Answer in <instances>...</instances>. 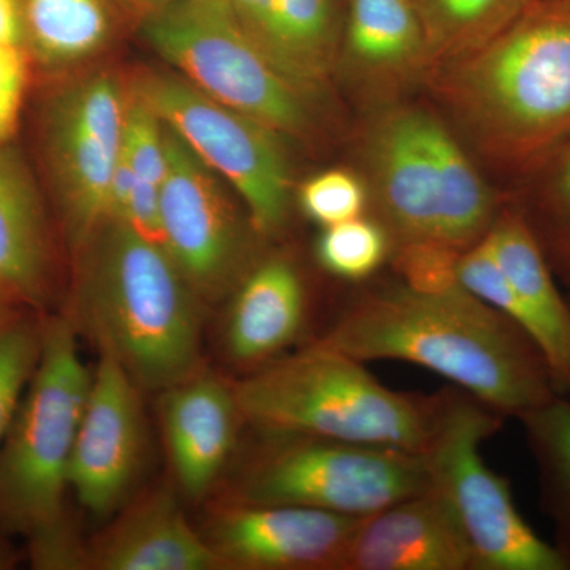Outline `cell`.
<instances>
[{
	"label": "cell",
	"instance_id": "1",
	"mask_svg": "<svg viewBox=\"0 0 570 570\" xmlns=\"http://www.w3.org/2000/svg\"><path fill=\"white\" fill-rule=\"evenodd\" d=\"M362 363H412L448 379L504 417L558 397L546 356L523 326L461 285L360 288L314 337Z\"/></svg>",
	"mask_w": 570,
	"mask_h": 570
},
{
	"label": "cell",
	"instance_id": "2",
	"mask_svg": "<svg viewBox=\"0 0 570 570\" xmlns=\"http://www.w3.org/2000/svg\"><path fill=\"white\" fill-rule=\"evenodd\" d=\"M73 253L66 316L100 355L141 392L163 393L202 370V299L163 243L110 217Z\"/></svg>",
	"mask_w": 570,
	"mask_h": 570
},
{
	"label": "cell",
	"instance_id": "3",
	"mask_svg": "<svg viewBox=\"0 0 570 570\" xmlns=\"http://www.w3.org/2000/svg\"><path fill=\"white\" fill-rule=\"evenodd\" d=\"M438 85L493 163L534 175L570 142V0H534Z\"/></svg>",
	"mask_w": 570,
	"mask_h": 570
},
{
	"label": "cell",
	"instance_id": "4",
	"mask_svg": "<svg viewBox=\"0 0 570 570\" xmlns=\"http://www.w3.org/2000/svg\"><path fill=\"white\" fill-rule=\"evenodd\" d=\"M365 163L374 219L387 230L392 253L409 245L464 253L501 213L455 135L425 108L382 111L366 132Z\"/></svg>",
	"mask_w": 570,
	"mask_h": 570
},
{
	"label": "cell",
	"instance_id": "5",
	"mask_svg": "<svg viewBox=\"0 0 570 570\" xmlns=\"http://www.w3.org/2000/svg\"><path fill=\"white\" fill-rule=\"evenodd\" d=\"M247 426L425 453L439 395L395 392L365 363L309 341L232 381Z\"/></svg>",
	"mask_w": 570,
	"mask_h": 570
},
{
	"label": "cell",
	"instance_id": "6",
	"mask_svg": "<svg viewBox=\"0 0 570 570\" xmlns=\"http://www.w3.org/2000/svg\"><path fill=\"white\" fill-rule=\"evenodd\" d=\"M40 321L39 362L0 445V521L28 538L69 521L71 452L92 382L70 318Z\"/></svg>",
	"mask_w": 570,
	"mask_h": 570
},
{
	"label": "cell",
	"instance_id": "7",
	"mask_svg": "<svg viewBox=\"0 0 570 570\" xmlns=\"http://www.w3.org/2000/svg\"><path fill=\"white\" fill-rule=\"evenodd\" d=\"M228 499L365 519L430 487L425 453L254 428Z\"/></svg>",
	"mask_w": 570,
	"mask_h": 570
},
{
	"label": "cell",
	"instance_id": "8",
	"mask_svg": "<svg viewBox=\"0 0 570 570\" xmlns=\"http://www.w3.org/2000/svg\"><path fill=\"white\" fill-rule=\"evenodd\" d=\"M438 395L436 426L425 452L430 485L455 512L475 570H569L557 547L520 515L509 479L483 460L480 449L501 430L504 415L455 385Z\"/></svg>",
	"mask_w": 570,
	"mask_h": 570
},
{
	"label": "cell",
	"instance_id": "9",
	"mask_svg": "<svg viewBox=\"0 0 570 570\" xmlns=\"http://www.w3.org/2000/svg\"><path fill=\"white\" fill-rule=\"evenodd\" d=\"M154 51L216 102L281 135H305L309 94L288 81L247 39L228 0H179L141 14Z\"/></svg>",
	"mask_w": 570,
	"mask_h": 570
},
{
	"label": "cell",
	"instance_id": "10",
	"mask_svg": "<svg viewBox=\"0 0 570 570\" xmlns=\"http://www.w3.org/2000/svg\"><path fill=\"white\" fill-rule=\"evenodd\" d=\"M132 91L206 167L234 187L261 238L283 234L294 195L284 135L216 102L178 73L142 75Z\"/></svg>",
	"mask_w": 570,
	"mask_h": 570
},
{
	"label": "cell",
	"instance_id": "11",
	"mask_svg": "<svg viewBox=\"0 0 570 570\" xmlns=\"http://www.w3.org/2000/svg\"><path fill=\"white\" fill-rule=\"evenodd\" d=\"M129 92L110 73L58 89L41 112V148L71 249L110 219Z\"/></svg>",
	"mask_w": 570,
	"mask_h": 570
},
{
	"label": "cell",
	"instance_id": "12",
	"mask_svg": "<svg viewBox=\"0 0 570 570\" xmlns=\"http://www.w3.org/2000/svg\"><path fill=\"white\" fill-rule=\"evenodd\" d=\"M167 174L160 186L163 245L200 299L232 294L254 264L253 224L243 223L219 176L165 126Z\"/></svg>",
	"mask_w": 570,
	"mask_h": 570
},
{
	"label": "cell",
	"instance_id": "13",
	"mask_svg": "<svg viewBox=\"0 0 570 570\" xmlns=\"http://www.w3.org/2000/svg\"><path fill=\"white\" fill-rule=\"evenodd\" d=\"M360 520L225 498L204 535L223 570H343Z\"/></svg>",
	"mask_w": 570,
	"mask_h": 570
},
{
	"label": "cell",
	"instance_id": "14",
	"mask_svg": "<svg viewBox=\"0 0 570 570\" xmlns=\"http://www.w3.org/2000/svg\"><path fill=\"white\" fill-rule=\"evenodd\" d=\"M140 393L115 360L100 355L69 469V489L97 519L126 505L140 474L146 449Z\"/></svg>",
	"mask_w": 570,
	"mask_h": 570
},
{
	"label": "cell",
	"instance_id": "15",
	"mask_svg": "<svg viewBox=\"0 0 570 570\" xmlns=\"http://www.w3.org/2000/svg\"><path fill=\"white\" fill-rule=\"evenodd\" d=\"M343 570H475L455 512L434 487L356 524Z\"/></svg>",
	"mask_w": 570,
	"mask_h": 570
},
{
	"label": "cell",
	"instance_id": "16",
	"mask_svg": "<svg viewBox=\"0 0 570 570\" xmlns=\"http://www.w3.org/2000/svg\"><path fill=\"white\" fill-rule=\"evenodd\" d=\"M160 420L171 469L186 497L212 491L246 425L232 382L198 373L164 390Z\"/></svg>",
	"mask_w": 570,
	"mask_h": 570
},
{
	"label": "cell",
	"instance_id": "17",
	"mask_svg": "<svg viewBox=\"0 0 570 570\" xmlns=\"http://www.w3.org/2000/svg\"><path fill=\"white\" fill-rule=\"evenodd\" d=\"M311 299L305 276L291 257L258 258L235 291L224 326V351L249 373L273 362L306 335Z\"/></svg>",
	"mask_w": 570,
	"mask_h": 570
},
{
	"label": "cell",
	"instance_id": "18",
	"mask_svg": "<svg viewBox=\"0 0 570 570\" xmlns=\"http://www.w3.org/2000/svg\"><path fill=\"white\" fill-rule=\"evenodd\" d=\"M247 39L288 81L309 94L340 59L343 22L335 0H228Z\"/></svg>",
	"mask_w": 570,
	"mask_h": 570
},
{
	"label": "cell",
	"instance_id": "19",
	"mask_svg": "<svg viewBox=\"0 0 570 570\" xmlns=\"http://www.w3.org/2000/svg\"><path fill=\"white\" fill-rule=\"evenodd\" d=\"M0 287L24 309L55 305V247L43 198L21 154L0 142Z\"/></svg>",
	"mask_w": 570,
	"mask_h": 570
},
{
	"label": "cell",
	"instance_id": "20",
	"mask_svg": "<svg viewBox=\"0 0 570 570\" xmlns=\"http://www.w3.org/2000/svg\"><path fill=\"white\" fill-rule=\"evenodd\" d=\"M86 569L223 570L205 535L194 530L171 491L129 502L86 549Z\"/></svg>",
	"mask_w": 570,
	"mask_h": 570
},
{
	"label": "cell",
	"instance_id": "21",
	"mask_svg": "<svg viewBox=\"0 0 570 570\" xmlns=\"http://www.w3.org/2000/svg\"><path fill=\"white\" fill-rule=\"evenodd\" d=\"M527 313V332L546 356L558 395L570 389V305L519 206H505L483 236Z\"/></svg>",
	"mask_w": 570,
	"mask_h": 570
},
{
	"label": "cell",
	"instance_id": "22",
	"mask_svg": "<svg viewBox=\"0 0 570 570\" xmlns=\"http://www.w3.org/2000/svg\"><path fill=\"white\" fill-rule=\"evenodd\" d=\"M340 59L373 88H395L431 69L415 0H351Z\"/></svg>",
	"mask_w": 570,
	"mask_h": 570
},
{
	"label": "cell",
	"instance_id": "23",
	"mask_svg": "<svg viewBox=\"0 0 570 570\" xmlns=\"http://www.w3.org/2000/svg\"><path fill=\"white\" fill-rule=\"evenodd\" d=\"M26 50L48 69L86 61L112 31L108 0H22Z\"/></svg>",
	"mask_w": 570,
	"mask_h": 570
},
{
	"label": "cell",
	"instance_id": "24",
	"mask_svg": "<svg viewBox=\"0 0 570 570\" xmlns=\"http://www.w3.org/2000/svg\"><path fill=\"white\" fill-rule=\"evenodd\" d=\"M517 420L538 469L540 508L553 524V546L570 570V401L554 397Z\"/></svg>",
	"mask_w": 570,
	"mask_h": 570
},
{
	"label": "cell",
	"instance_id": "25",
	"mask_svg": "<svg viewBox=\"0 0 570 570\" xmlns=\"http://www.w3.org/2000/svg\"><path fill=\"white\" fill-rule=\"evenodd\" d=\"M534 0H415L433 69L489 41Z\"/></svg>",
	"mask_w": 570,
	"mask_h": 570
},
{
	"label": "cell",
	"instance_id": "26",
	"mask_svg": "<svg viewBox=\"0 0 570 570\" xmlns=\"http://www.w3.org/2000/svg\"><path fill=\"white\" fill-rule=\"evenodd\" d=\"M535 184L528 208L521 214L538 238L554 276L570 287V142L550 163L535 171Z\"/></svg>",
	"mask_w": 570,
	"mask_h": 570
},
{
	"label": "cell",
	"instance_id": "27",
	"mask_svg": "<svg viewBox=\"0 0 570 570\" xmlns=\"http://www.w3.org/2000/svg\"><path fill=\"white\" fill-rule=\"evenodd\" d=\"M392 255L387 230L374 217L360 216L322 228L316 243L318 265L347 283H365Z\"/></svg>",
	"mask_w": 570,
	"mask_h": 570
},
{
	"label": "cell",
	"instance_id": "28",
	"mask_svg": "<svg viewBox=\"0 0 570 570\" xmlns=\"http://www.w3.org/2000/svg\"><path fill=\"white\" fill-rule=\"evenodd\" d=\"M41 321L21 316L0 330V445L40 354Z\"/></svg>",
	"mask_w": 570,
	"mask_h": 570
},
{
	"label": "cell",
	"instance_id": "29",
	"mask_svg": "<svg viewBox=\"0 0 570 570\" xmlns=\"http://www.w3.org/2000/svg\"><path fill=\"white\" fill-rule=\"evenodd\" d=\"M296 202L307 219L324 228L365 216L370 190L352 171L335 168L306 179L296 190Z\"/></svg>",
	"mask_w": 570,
	"mask_h": 570
},
{
	"label": "cell",
	"instance_id": "30",
	"mask_svg": "<svg viewBox=\"0 0 570 570\" xmlns=\"http://www.w3.org/2000/svg\"><path fill=\"white\" fill-rule=\"evenodd\" d=\"M121 151L137 179L156 187L163 186L167 174L165 124L132 89L127 100Z\"/></svg>",
	"mask_w": 570,
	"mask_h": 570
},
{
	"label": "cell",
	"instance_id": "31",
	"mask_svg": "<svg viewBox=\"0 0 570 570\" xmlns=\"http://www.w3.org/2000/svg\"><path fill=\"white\" fill-rule=\"evenodd\" d=\"M28 50L0 43V142L17 134L29 81Z\"/></svg>",
	"mask_w": 570,
	"mask_h": 570
},
{
	"label": "cell",
	"instance_id": "32",
	"mask_svg": "<svg viewBox=\"0 0 570 570\" xmlns=\"http://www.w3.org/2000/svg\"><path fill=\"white\" fill-rule=\"evenodd\" d=\"M0 43L26 48L22 0H0Z\"/></svg>",
	"mask_w": 570,
	"mask_h": 570
},
{
	"label": "cell",
	"instance_id": "33",
	"mask_svg": "<svg viewBox=\"0 0 570 570\" xmlns=\"http://www.w3.org/2000/svg\"><path fill=\"white\" fill-rule=\"evenodd\" d=\"M21 316H24L22 307L0 287V330L6 328L7 325Z\"/></svg>",
	"mask_w": 570,
	"mask_h": 570
},
{
	"label": "cell",
	"instance_id": "34",
	"mask_svg": "<svg viewBox=\"0 0 570 570\" xmlns=\"http://www.w3.org/2000/svg\"><path fill=\"white\" fill-rule=\"evenodd\" d=\"M17 551L6 540L0 539V570L14 569L17 566Z\"/></svg>",
	"mask_w": 570,
	"mask_h": 570
},
{
	"label": "cell",
	"instance_id": "35",
	"mask_svg": "<svg viewBox=\"0 0 570 570\" xmlns=\"http://www.w3.org/2000/svg\"><path fill=\"white\" fill-rule=\"evenodd\" d=\"M124 2H127L129 6L135 7V9L140 10L142 14L146 13V11L168 6V3L179 2V0H124Z\"/></svg>",
	"mask_w": 570,
	"mask_h": 570
},
{
	"label": "cell",
	"instance_id": "36",
	"mask_svg": "<svg viewBox=\"0 0 570 570\" xmlns=\"http://www.w3.org/2000/svg\"><path fill=\"white\" fill-rule=\"evenodd\" d=\"M568 299H569V305H570V296H568ZM562 397H566V400H569V401H570V389H569V392H568V393H566V395H564V396H562Z\"/></svg>",
	"mask_w": 570,
	"mask_h": 570
}]
</instances>
